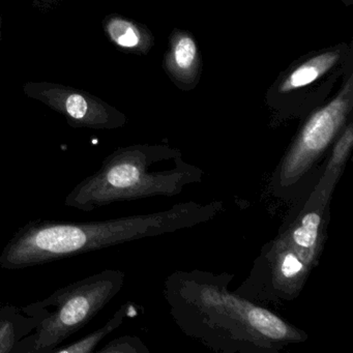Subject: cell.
<instances>
[{"label":"cell","mask_w":353,"mask_h":353,"mask_svg":"<svg viewBox=\"0 0 353 353\" xmlns=\"http://www.w3.org/2000/svg\"><path fill=\"white\" fill-rule=\"evenodd\" d=\"M129 312V307L128 305H123L117 312L99 330L90 332L88 336L79 339L76 342L71 343L65 346H59L55 348L51 353H92L94 352L96 347L100 344L103 339L106 338L108 334H110L113 330L119 328L123 324L125 316L128 315Z\"/></svg>","instance_id":"7c38bea8"},{"label":"cell","mask_w":353,"mask_h":353,"mask_svg":"<svg viewBox=\"0 0 353 353\" xmlns=\"http://www.w3.org/2000/svg\"><path fill=\"white\" fill-rule=\"evenodd\" d=\"M167 65L171 73L183 80L193 78L198 65V50L195 41L188 34H179L175 37L167 59Z\"/></svg>","instance_id":"8fae6325"},{"label":"cell","mask_w":353,"mask_h":353,"mask_svg":"<svg viewBox=\"0 0 353 353\" xmlns=\"http://www.w3.org/2000/svg\"><path fill=\"white\" fill-rule=\"evenodd\" d=\"M104 30L108 38L125 50H139L145 42L142 30L125 18L117 16L107 18L104 21Z\"/></svg>","instance_id":"4fadbf2b"},{"label":"cell","mask_w":353,"mask_h":353,"mask_svg":"<svg viewBox=\"0 0 353 353\" xmlns=\"http://www.w3.org/2000/svg\"><path fill=\"white\" fill-rule=\"evenodd\" d=\"M340 59L336 51L322 53L293 70L281 84L282 92H292L310 85L325 75Z\"/></svg>","instance_id":"30bf717a"},{"label":"cell","mask_w":353,"mask_h":353,"mask_svg":"<svg viewBox=\"0 0 353 353\" xmlns=\"http://www.w3.org/2000/svg\"><path fill=\"white\" fill-rule=\"evenodd\" d=\"M3 40V19L0 15V41Z\"/></svg>","instance_id":"2e32d148"},{"label":"cell","mask_w":353,"mask_h":353,"mask_svg":"<svg viewBox=\"0 0 353 353\" xmlns=\"http://www.w3.org/2000/svg\"><path fill=\"white\" fill-rule=\"evenodd\" d=\"M233 274L176 270L164 282L165 301L179 330L221 353H279L309 339L272 310L230 289Z\"/></svg>","instance_id":"6da1fadb"},{"label":"cell","mask_w":353,"mask_h":353,"mask_svg":"<svg viewBox=\"0 0 353 353\" xmlns=\"http://www.w3.org/2000/svg\"><path fill=\"white\" fill-rule=\"evenodd\" d=\"M45 317L44 313L34 311L28 305L16 307L0 303V353H14L18 343Z\"/></svg>","instance_id":"ba28073f"},{"label":"cell","mask_w":353,"mask_h":353,"mask_svg":"<svg viewBox=\"0 0 353 353\" xmlns=\"http://www.w3.org/2000/svg\"><path fill=\"white\" fill-rule=\"evenodd\" d=\"M22 88L26 97L63 115L75 129L114 130L127 123L123 113L104 101L63 84L26 82Z\"/></svg>","instance_id":"52a82bcc"},{"label":"cell","mask_w":353,"mask_h":353,"mask_svg":"<svg viewBox=\"0 0 353 353\" xmlns=\"http://www.w3.org/2000/svg\"><path fill=\"white\" fill-rule=\"evenodd\" d=\"M57 3V0H34V5L37 9L45 12L52 9L53 6Z\"/></svg>","instance_id":"9a60e30c"},{"label":"cell","mask_w":353,"mask_h":353,"mask_svg":"<svg viewBox=\"0 0 353 353\" xmlns=\"http://www.w3.org/2000/svg\"><path fill=\"white\" fill-rule=\"evenodd\" d=\"M330 218V200L307 194L294 204L278 235L262 248L235 292L261 305L296 299L319 264Z\"/></svg>","instance_id":"3957f363"},{"label":"cell","mask_w":353,"mask_h":353,"mask_svg":"<svg viewBox=\"0 0 353 353\" xmlns=\"http://www.w3.org/2000/svg\"><path fill=\"white\" fill-rule=\"evenodd\" d=\"M204 171L166 145L123 146L103 160L100 169L82 179L65 204L90 212L117 202L150 197H174L201 183Z\"/></svg>","instance_id":"277c9868"},{"label":"cell","mask_w":353,"mask_h":353,"mask_svg":"<svg viewBox=\"0 0 353 353\" xmlns=\"http://www.w3.org/2000/svg\"><path fill=\"white\" fill-rule=\"evenodd\" d=\"M224 203L175 204L169 210L109 220H34L18 228L0 254V268L19 270L208 222Z\"/></svg>","instance_id":"7a4b0ae2"},{"label":"cell","mask_w":353,"mask_h":353,"mask_svg":"<svg viewBox=\"0 0 353 353\" xmlns=\"http://www.w3.org/2000/svg\"><path fill=\"white\" fill-rule=\"evenodd\" d=\"M353 148V123L345 125L341 132L332 150L328 152L323 165L319 179L311 191L325 197L332 198L336 185L345 171L347 162Z\"/></svg>","instance_id":"9c48e42d"},{"label":"cell","mask_w":353,"mask_h":353,"mask_svg":"<svg viewBox=\"0 0 353 353\" xmlns=\"http://www.w3.org/2000/svg\"><path fill=\"white\" fill-rule=\"evenodd\" d=\"M125 278L121 270H102L30 303V309L46 317L18 343L14 353L52 352L98 315L121 290Z\"/></svg>","instance_id":"8992f818"},{"label":"cell","mask_w":353,"mask_h":353,"mask_svg":"<svg viewBox=\"0 0 353 353\" xmlns=\"http://www.w3.org/2000/svg\"><path fill=\"white\" fill-rule=\"evenodd\" d=\"M98 353H150V349L135 336H123L113 339Z\"/></svg>","instance_id":"5bb4252c"},{"label":"cell","mask_w":353,"mask_h":353,"mask_svg":"<svg viewBox=\"0 0 353 353\" xmlns=\"http://www.w3.org/2000/svg\"><path fill=\"white\" fill-rule=\"evenodd\" d=\"M352 107V80L338 98L318 109L279 161L268 181V193L289 203H299L317 183L322 165L346 125Z\"/></svg>","instance_id":"5b68a950"}]
</instances>
